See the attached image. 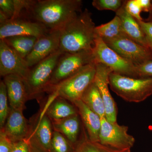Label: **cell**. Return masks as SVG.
Returning <instances> with one entry per match:
<instances>
[{
  "mask_svg": "<svg viewBox=\"0 0 152 152\" xmlns=\"http://www.w3.org/2000/svg\"><path fill=\"white\" fill-rule=\"evenodd\" d=\"M109 83L113 92L130 102H140L152 95V77H132L112 72Z\"/></svg>",
  "mask_w": 152,
  "mask_h": 152,
  "instance_id": "obj_3",
  "label": "cell"
},
{
  "mask_svg": "<svg viewBox=\"0 0 152 152\" xmlns=\"http://www.w3.org/2000/svg\"><path fill=\"white\" fill-rule=\"evenodd\" d=\"M29 122L30 131L28 137H32L42 146L50 151L54 130L51 120L43 109L41 107L39 111L32 117Z\"/></svg>",
  "mask_w": 152,
  "mask_h": 152,
  "instance_id": "obj_14",
  "label": "cell"
},
{
  "mask_svg": "<svg viewBox=\"0 0 152 152\" xmlns=\"http://www.w3.org/2000/svg\"><path fill=\"white\" fill-rule=\"evenodd\" d=\"M124 2L121 0H94L92 4L98 10H111L116 12Z\"/></svg>",
  "mask_w": 152,
  "mask_h": 152,
  "instance_id": "obj_27",
  "label": "cell"
},
{
  "mask_svg": "<svg viewBox=\"0 0 152 152\" xmlns=\"http://www.w3.org/2000/svg\"><path fill=\"white\" fill-rule=\"evenodd\" d=\"M145 21L151 22V23H152V9L151 11L149 12L148 17V18H147L146 19H145Z\"/></svg>",
  "mask_w": 152,
  "mask_h": 152,
  "instance_id": "obj_36",
  "label": "cell"
},
{
  "mask_svg": "<svg viewBox=\"0 0 152 152\" xmlns=\"http://www.w3.org/2000/svg\"><path fill=\"white\" fill-rule=\"evenodd\" d=\"M96 74V64L93 63L53 88L50 93L56 91L58 96L74 104L81 100L85 91L94 81Z\"/></svg>",
  "mask_w": 152,
  "mask_h": 152,
  "instance_id": "obj_5",
  "label": "cell"
},
{
  "mask_svg": "<svg viewBox=\"0 0 152 152\" xmlns=\"http://www.w3.org/2000/svg\"><path fill=\"white\" fill-rule=\"evenodd\" d=\"M73 104L77 108L89 138L91 141L99 142L101 117L89 108L81 100L75 102Z\"/></svg>",
  "mask_w": 152,
  "mask_h": 152,
  "instance_id": "obj_18",
  "label": "cell"
},
{
  "mask_svg": "<svg viewBox=\"0 0 152 152\" xmlns=\"http://www.w3.org/2000/svg\"><path fill=\"white\" fill-rule=\"evenodd\" d=\"M94 61L92 51H84L75 53H64L59 59L47 92L77 73L82 68Z\"/></svg>",
  "mask_w": 152,
  "mask_h": 152,
  "instance_id": "obj_7",
  "label": "cell"
},
{
  "mask_svg": "<svg viewBox=\"0 0 152 152\" xmlns=\"http://www.w3.org/2000/svg\"><path fill=\"white\" fill-rule=\"evenodd\" d=\"M101 121L100 143L114 149L131 150L135 140L128 133L127 126L119 125L117 122H111L105 117H102Z\"/></svg>",
  "mask_w": 152,
  "mask_h": 152,
  "instance_id": "obj_8",
  "label": "cell"
},
{
  "mask_svg": "<svg viewBox=\"0 0 152 152\" xmlns=\"http://www.w3.org/2000/svg\"><path fill=\"white\" fill-rule=\"evenodd\" d=\"M81 100L89 108L101 118H106L104 104L94 81L85 91Z\"/></svg>",
  "mask_w": 152,
  "mask_h": 152,
  "instance_id": "obj_21",
  "label": "cell"
},
{
  "mask_svg": "<svg viewBox=\"0 0 152 152\" xmlns=\"http://www.w3.org/2000/svg\"><path fill=\"white\" fill-rule=\"evenodd\" d=\"M125 2V1L122 6L116 12V15L121 19L124 33L131 39L148 48L145 37L140 26L137 20L126 10Z\"/></svg>",
  "mask_w": 152,
  "mask_h": 152,
  "instance_id": "obj_19",
  "label": "cell"
},
{
  "mask_svg": "<svg viewBox=\"0 0 152 152\" xmlns=\"http://www.w3.org/2000/svg\"><path fill=\"white\" fill-rule=\"evenodd\" d=\"M96 64V74L94 82L97 86L104 104L106 119L111 122H117L118 109L109 88V75L113 71L108 67L102 64Z\"/></svg>",
  "mask_w": 152,
  "mask_h": 152,
  "instance_id": "obj_13",
  "label": "cell"
},
{
  "mask_svg": "<svg viewBox=\"0 0 152 152\" xmlns=\"http://www.w3.org/2000/svg\"><path fill=\"white\" fill-rule=\"evenodd\" d=\"M30 68L25 59L22 58L7 45L5 41L0 39V75H16L24 80L27 77Z\"/></svg>",
  "mask_w": 152,
  "mask_h": 152,
  "instance_id": "obj_11",
  "label": "cell"
},
{
  "mask_svg": "<svg viewBox=\"0 0 152 152\" xmlns=\"http://www.w3.org/2000/svg\"><path fill=\"white\" fill-rule=\"evenodd\" d=\"M96 35V34H95ZM92 50L95 64H102L108 67L113 72L134 78H139L136 66L109 48L103 40L96 35Z\"/></svg>",
  "mask_w": 152,
  "mask_h": 152,
  "instance_id": "obj_6",
  "label": "cell"
},
{
  "mask_svg": "<svg viewBox=\"0 0 152 152\" xmlns=\"http://www.w3.org/2000/svg\"><path fill=\"white\" fill-rule=\"evenodd\" d=\"M26 140L28 141L29 145L30 152H50L42 146L32 137L28 136Z\"/></svg>",
  "mask_w": 152,
  "mask_h": 152,
  "instance_id": "obj_33",
  "label": "cell"
},
{
  "mask_svg": "<svg viewBox=\"0 0 152 152\" xmlns=\"http://www.w3.org/2000/svg\"><path fill=\"white\" fill-rule=\"evenodd\" d=\"M95 33L104 41L123 36L126 37L123 31L121 19L117 15L108 23L96 26Z\"/></svg>",
  "mask_w": 152,
  "mask_h": 152,
  "instance_id": "obj_24",
  "label": "cell"
},
{
  "mask_svg": "<svg viewBox=\"0 0 152 152\" xmlns=\"http://www.w3.org/2000/svg\"><path fill=\"white\" fill-rule=\"evenodd\" d=\"M125 7L128 13L137 20H143L141 15L142 11L137 0L125 1Z\"/></svg>",
  "mask_w": 152,
  "mask_h": 152,
  "instance_id": "obj_28",
  "label": "cell"
},
{
  "mask_svg": "<svg viewBox=\"0 0 152 152\" xmlns=\"http://www.w3.org/2000/svg\"><path fill=\"white\" fill-rule=\"evenodd\" d=\"M75 146L61 134L54 131L50 152H73Z\"/></svg>",
  "mask_w": 152,
  "mask_h": 152,
  "instance_id": "obj_25",
  "label": "cell"
},
{
  "mask_svg": "<svg viewBox=\"0 0 152 152\" xmlns=\"http://www.w3.org/2000/svg\"><path fill=\"white\" fill-rule=\"evenodd\" d=\"M81 0L34 1L27 11L33 20L50 31L60 30L82 12Z\"/></svg>",
  "mask_w": 152,
  "mask_h": 152,
  "instance_id": "obj_1",
  "label": "cell"
},
{
  "mask_svg": "<svg viewBox=\"0 0 152 152\" xmlns=\"http://www.w3.org/2000/svg\"><path fill=\"white\" fill-rule=\"evenodd\" d=\"M14 142L9 138L4 131L0 130V152H10Z\"/></svg>",
  "mask_w": 152,
  "mask_h": 152,
  "instance_id": "obj_32",
  "label": "cell"
},
{
  "mask_svg": "<svg viewBox=\"0 0 152 152\" xmlns=\"http://www.w3.org/2000/svg\"><path fill=\"white\" fill-rule=\"evenodd\" d=\"M10 106L7 88L3 80L0 83V129H3L7 118Z\"/></svg>",
  "mask_w": 152,
  "mask_h": 152,
  "instance_id": "obj_26",
  "label": "cell"
},
{
  "mask_svg": "<svg viewBox=\"0 0 152 152\" xmlns=\"http://www.w3.org/2000/svg\"><path fill=\"white\" fill-rule=\"evenodd\" d=\"M91 15L86 9L60 30L59 50L63 53L92 51L96 26Z\"/></svg>",
  "mask_w": 152,
  "mask_h": 152,
  "instance_id": "obj_2",
  "label": "cell"
},
{
  "mask_svg": "<svg viewBox=\"0 0 152 152\" xmlns=\"http://www.w3.org/2000/svg\"><path fill=\"white\" fill-rule=\"evenodd\" d=\"M37 39L31 36H15L3 40L18 54L26 59L32 50Z\"/></svg>",
  "mask_w": 152,
  "mask_h": 152,
  "instance_id": "obj_23",
  "label": "cell"
},
{
  "mask_svg": "<svg viewBox=\"0 0 152 152\" xmlns=\"http://www.w3.org/2000/svg\"><path fill=\"white\" fill-rule=\"evenodd\" d=\"M142 12L149 13L152 9V1L151 0H137Z\"/></svg>",
  "mask_w": 152,
  "mask_h": 152,
  "instance_id": "obj_35",
  "label": "cell"
},
{
  "mask_svg": "<svg viewBox=\"0 0 152 152\" xmlns=\"http://www.w3.org/2000/svg\"><path fill=\"white\" fill-rule=\"evenodd\" d=\"M10 152H30L28 141L25 140L14 142L13 147Z\"/></svg>",
  "mask_w": 152,
  "mask_h": 152,
  "instance_id": "obj_34",
  "label": "cell"
},
{
  "mask_svg": "<svg viewBox=\"0 0 152 152\" xmlns=\"http://www.w3.org/2000/svg\"><path fill=\"white\" fill-rule=\"evenodd\" d=\"M136 68L139 78L152 77V60L136 65Z\"/></svg>",
  "mask_w": 152,
  "mask_h": 152,
  "instance_id": "obj_31",
  "label": "cell"
},
{
  "mask_svg": "<svg viewBox=\"0 0 152 152\" xmlns=\"http://www.w3.org/2000/svg\"><path fill=\"white\" fill-rule=\"evenodd\" d=\"M137 22L145 37L148 48L152 53V23L145 21L144 20Z\"/></svg>",
  "mask_w": 152,
  "mask_h": 152,
  "instance_id": "obj_30",
  "label": "cell"
},
{
  "mask_svg": "<svg viewBox=\"0 0 152 152\" xmlns=\"http://www.w3.org/2000/svg\"><path fill=\"white\" fill-rule=\"evenodd\" d=\"M41 108L52 121H60L78 114L75 105L58 96L56 91L51 93L48 101Z\"/></svg>",
  "mask_w": 152,
  "mask_h": 152,
  "instance_id": "obj_17",
  "label": "cell"
},
{
  "mask_svg": "<svg viewBox=\"0 0 152 152\" xmlns=\"http://www.w3.org/2000/svg\"><path fill=\"white\" fill-rule=\"evenodd\" d=\"M73 152H131V150L114 149L99 142L91 141L83 126L80 137L75 145Z\"/></svg>",
  "mask_w": 152,
  "mask_h": 152,
  "instance_id": "obj_22",
  "label": "cell"
},
{
  "mask_svg": "<svg viewBox=\"0 0 152 152\" xmlns=\"http://www.w3.org/2000/svg\"><path fill=\"white\" fill-rule=\"evenodd\" d=\"M0 12L3 13L8 20L12 19L15 12L14 0H1Z\"/></svg>",
  "mask_w": 152,
  "mask_h": 152,
  "instance_id": "obj_29",
  "label": "cell"
},
{
  "mask_svg": "<svg viewBox=\"0 0 152 152\" xmlns=\"http://www.w3.org/2000/svg\"><path fill=\"white\" fill-rule=\"evenodd\" d=\"M63 53L59 50L31 68L27 77L24 80L30 100L40 99L47 92L50 81L59 59Z\"/></svg>",
  "mask_w": 152,
  "mask_h": 152,
  "instance_id": "obj_4",
  "label": "cell"
},
{
  "mask_svg": "<svg viewBox=\"0 0 152 152\" xmlns=\"http://www.w3.org/2000/svg\"><path fill=\"white\" fill-rule=\"evenodd\" d=\"M60 30L50 31L38 38L32 50L26 59L31 69L59 50Z\"/></svg>",
  "mask_w": 152,
  "mask_h": 152,
  "instance_id": "obj_12",
  "label": "cell"
},
{
  "mask_svg": "<svg viewBox=\"0 0 152 152\" xmlns=\"http://www.w3.org/2000/svg\"><path fill=\"white\" fill-rule=\"evenodd\" d=\"M3 81L7 88L10 107L23 111L26 103L29 100L23 79L16 75H11L4 77Z\"/></svg>",
  "mask_w": 152,
  "mask_h": 152,
  "instance_id": "obj_15",
  "label": "cell"
},
{
  "mask_svg": "<svg viewBox=\"0 0 152 152\" xmlns=\"http://www.w3.org/2000/svg\"><path fill=\"white\" fill-rule=\"evenodd\" d=\"M52 122L54 130L61 134L75 146L80 140L82 134L80 132L83 130V128L81 130L80 118L79 114Z\"/></svg>",
  "mask_w": 152,
  "mask_h": 152,
  "instance_id": "obj_20",
  "label": "cell"
},
{
  "mask_svg": "<svg viewBox=\"0 0 152 152\" xmlns=\"http://www.w3.org/2000/svg\"><path fill=\"white\" fill-rule=\"evenodd\" d=\"M50 31L41 23L19 18L0 24V39L15 36H31L38 39Z\"/></svg>",
  "mask_w": 152,
  "mask_h": 152,
  "instance_id": "obj_10",
  "label": "cell"
},
{
  "mask_svg": "<svg viewBox=\"0 0 152 152\" xmlns=\"http://www.w3.org/2000/svg\"><path fill=\"white\" fill-rule=\"evenodd\" d=\"M0 130L4 131L13 142L26 140L29 133V122L25 118L23 111L10 107L5 124Z\"/></svg>",
  "mask_w": 152,
  "mask_h": 152,
  "instance_id": "obj_16",
  "label": "cell"
},
{
  "mask_svg": "<svg viewBox=\"0 0 152 152\" xmlns=\"http://www.w3.org/2000/svg\"><path fill=\"white\" fill-rule=\"evenodd\" d=\"M104 41L109 48L135 66L152 60V53L149 49L128 37L123 36Z\"/></svg>",
  "mask_w": 152,
  "mask_h": 152,
  "instance_id": "obj_9",
  "label": "cell"
}]
</instances>
